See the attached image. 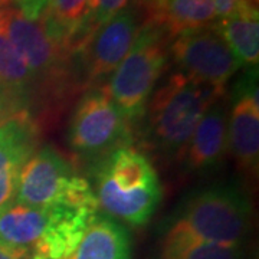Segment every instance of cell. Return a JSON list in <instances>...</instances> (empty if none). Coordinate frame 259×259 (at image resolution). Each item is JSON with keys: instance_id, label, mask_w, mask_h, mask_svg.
<instances>
[{"instance_id": "cell-1", "label": "cell", "mask_w": 259, "mask_h": 259, "mask_svg": "<svg viewBox=\"0 0 259 259\" xmlns=\"http://www.w3.org/2000/svg\"><path fill=\"white\" fill-rule=\"evenodd\" d=\"M94 194L98 207L133 228L144 226L157 210L163 189L151 161L125 146L95 161Z\"/></svg>"}, {"instance_id": "cell-2", "label": "cell", "mask_w": 259, "mask_h": 259, "mask_svg": "<svg viewBox=\"0 0 259 259\" xmlns=\"http://www.w3.org/2000/svg\"><path fill=\"white\" fill-rule=\"evenodd\" d=\"M225 91L196 82L179 71L154 90L147 102V136L167 156H182L204 112Z\"/></svg>"}, {"instance_id": "cell-3", "label": "cell", "mask_w": 259, "mask_h": 259, "mask_svg": "<svg viewBox=\"0 0 259 259\" xmlns=\"http://www.w3.org/2000/svg\"><path fill=\"white\" fill-rule=\"evenodd\" d=\"M171 36L156 20H148L105 85V90L124 117L134 121L143 117L168 61Z\"/></svg>"}, {"instance_id": "cell-4", "label": "cell", "mask_w": 259, "mask_h": 259, "mask_svg": "<svg viewBox=\"0 0 259 259\" xmlns=\"http://www.w3.org/2000/svg\"><path fill=\"white\" fill-rule=\"evenodd\" d=\"M250 221L252 203L248 194L239 186L222 183L189 196L173 223L203 241L241 246Z\"/></svg>"}, {"instance_id": "cell-5", "label": "cell", "mask_w": 259, "mask_h": 259, "mask_svg": "<svg viewBox=\"0 0 259 259\" xmlns=\"http://www.w3.org/2000/svg\"><path fill=\"white\" fill-rule=\"evenodd\" d=\"M68 141L76 154L94 161L117 148L131 146L130 121L114 104L105 87H90L81 97L71 117Z\"/></svg>"}, {"instance_id": "cell-6", "label": "cell", "mask_w": 259, "mask_h": 259, "mask_svg": "<svg viewBox=\"0 0 259 259\" xmlns=\"http://www.w3.org/2000/svg\"><path fill=\"white\" fill-rule=\"evenodd\" d=\"M0 26L16 49L35 82V94L59 98L69 88L68 58L49 40L42 26L15 6L0 9Z\"/></svg>"}, {"instance_id": "cell-7", "label": "cell", "mask_w": 259, "mask_h": 259, "mask_svg": "<svg viewBox=\"0 0 259 259\" xmlns=\"http://www.w3.org/2000/svg\"><path fill=\"white\" fill-rule=\"evenodd\" d=\"M168 54L180 74L219 91L242 68L214 23L180 32L171 39Z\"/></svg>"}, {"instance_id": "cell-8", "label": "cell", "mask_w": 259, "mask_h": 259, "mask_svg": "<svg viewBox=\"0 0 259 259\" xmlns=\"http://www.w3.org/2000/svg\"><path fill=\"white\" fill-rule=\"evenodd\" d=\"M228 147L238 167L250 176L259 166L258 68L252 66L236 82L228 120Z\"/></svg>"}, {"instance_id": "cell-9", "label": "cell", "mask_w": 259, "mask_h": 259, "mask_svg": "<svg viewBox=\"0 0 259 259\" xmlns=\"http://www.w3.org/2000/svg\"><path fill=\"white\" fill-rule=\"evenodd\" d=\"M139 29L137 12L124 8L94 33L91 40L76 54L83 59L87 87L100 83L117 69L128 54Z\"/></svg>"}, {"instance_id": "cell-10", "label": "cell", "mask_w": 259, "mask_h": 259, "mask_svg": "<svg viewBox=\"0 0 259 259\" xmlns=\"http://www.w3.org/2000/svg\"><path fill=\"white\" fill-rule=\"evenodd\" d=\"M76 176L74 167L52 147H44L23 166L19 176L16 203L45 209L58 203Z\"/></svg>"}, {"instance_id": "cell-11", "label": "cell", "mask_w": 259, "mask_h": 259, "mask_svg": "<svg viewBox=\"0 0 259 259\" xmlns=\"http://www.w3.org/2000/svg\"><path fill=\"white\" fill-rule=\"evenodd\" d=\"M37 144L39 127L28 110L0 125V209L15 200L20 171Z\"/></svg>"}, {"instance_id": "cell-12", "label": "cell", "mask_w": 259, "mask_h": 259, "mask_svg": "<svg viewBox=\"0 0 259 259\" xmlns=\"http://www.w3.org/2000/svg\"><path fill=\"white\" fill-rule=\"evenodd\" d=\"M48 210V222L32 253L45 259H71L97 210L52 204Z\"/></svg>"}, {"instance_id": "cell-13", "label": "cell", "mask_w": 259, "mask_h": 259, "mask_svg": "<svg viewBox=\"0 0 259 259\" xmlns=\"http://www.w3.org/2000/svg\"><path fill=\"white\" fill-rule=\"evenodd\" d=\"M93 0H48L37 20L49 40L65 55H76L90 42Z\"/></svg>"}, {"instance_id": "cell-14", "label": "cell", "mask_w": 259, "mask_h": 259, "mask_svg": "<svg viewBox=\"0 0 259 259\" xmlns=\"http://www.w3.org/2000/svg\"><path fill=\"white\" fill-rule=\"evenodd\" d=\"M228 151V117L218 100L204 112L182 156L189 170L202 171L219 166Z\"/></svg>"}, {"instance_id": "cell-15", "label": "cell", "mask_w": 259, "mask_h": 259, "mask_svg": "<svg viewBox=\"0 0 259 259\" xmlns=\"http://www.w3.org/2000/svg\"><path fill=\"white\" fill-rule=\"evenodd\" d=\"M47 222V209L10 202L0 209V243L32 253Z\"/></svg>"}, {"instance_id": "cell-16", "label": "cell", "mask_w": 259, "mask_h": 259, "mask_svg": "<svg viewBox=\"0 0 259 259\" xmlns=\"http://www.w3.org/2000/svg\"><path fill=\"white\" fill-rule=\"evenodd\" d=\"M71 259H131L128 231L122 223L97 214Z\"/></svg>"}, {"instance_id": "cell-17", "label": "cell", "mask_w": 259, "mask_h": 259, "mask_svg": "<svg viewBox=\"0 0 259 259\" xmlns=\"http://www.w3.org/2000/svg\"><path fill=\"white\" fill-rule=\"evenodd\" d=\"M148 15L171 39L183 30L209 26L218 18L213 0H158Z\"/></svg>"}, {"instance_id": "cell-18", "label": "cell", "mask_w": 259, "mask_h": 259, "mask_svg": "<svg viewBox=\"0 0 259 259\" xmlns=\"http://www.w3.org/2000/svg\"><path fill=\"white\" fill-rule=\"evenodd\" d=\"M160 255L161 259H241L242 249L238 245L203 241L183 226L171 223L161 242Z\"/></svg>"}, {"instance_id": "cell-19", "label": "cell", "mask_w": 259, "mask_h": 259, "mask_svg": "<svg viewBox=\"0 0 259 259\" xmlns=\"http://www.w3.org/2000/svg\"><path fill=\"white\" fill-rule=\"evenodd\" d=\"M214 28L222 35L241 66H256L259 59L258 12L238 13L221 19Z\"/></svg>"}, {"instance_id": "cell-20", "label": "cell", "mask_w": 259, "mask_h": 259, "mask_svg": "<svg viewBox=\"0 0 259 259\" xmlns=\"http://www.w3.org/2000/svg\"><path fill=\"white\" fill-rule=\"evenodd\" d=\"M0 87L16 97L28 110L29 101L35 97V82L16 49L10 44L0 26Z\"/></svg>"}, {"instance_id": "cell-21", "label": "cell", "mask_w": 259, "mask_h": 259, "mask_svg": "<svg viewBox=\"0 0 259 259\" xmlns=\"http://www.w3.org/2000/svg\"><path fill=\"white\" fill-rule=\"evenodd\" d=\"M130 0H93V9L88 22V36L90 40L94 33L114 18L120 10L125 8Z\"/></svg>"}, {"instance_id": "cell-22", "label": "cell", "mask_w": 259, "mask_h": 259, "mask_svg": "<svg viewBox=\"0 0 259 259\" xmlns=\"http://www.w3.org/2000/svg\"><path fill=\"white\" fill-rule=\"evenodd\" d=\"M25 105L16 97L8 93L3 87H0V125L8 121L10 117L20 111H25ZM29 111V110H28Z\"/></svg>"}, {"instance_id": "cell-23", "label": "cell", "mask_w": 259, "mask_h": 259, "mask_svg": "<svg viewBox=\"0 0 259 259\" xmlns=\"http://www.w3.org/2000/svg\"><path fill=\"white\" fill-rule=\"evenodd\" d=\"M30 255L25 250L12 249L9 246L0 243V259H26Z\"/></svg>"}, {"instance_id": "cell-24", "label": "cell", "mask_w": 259, "mask_h": 259, "mask_svg": "<svg viewBox=\"0 0 259 259\" xmlns=\"http://www.w3.org/2000/svg\"><path fill=\"white\" fill-rule=\"evenodd\" d=\"M157 2L158 0H140V5H141V6H144V8L147 9L148 13H150L151 10L156 8Z\"/></svg>"}, {"instance_id": "cell-25", "label": "cell", "mask_w": 259, "mask_h": 259, "mask_svg": "<svg viewBox=\"0 0 259 259\" xmlns=\"http://www.w3.org/2000/svg\"><path fill=\"white\" fill-rule=\"evenodd\" d=\"M26 259H45V258H42V256H37V255H35V253H30V255H29Z\"/></svg>"}, {"instance_id": "cell-26", "label": "cell", "mask_w": 259, "mask_h": 259, "mask_svg": "<svg viewBox=\"0 0 259 259\" xmlns=\"http://www.w3.org/2000/svg\"><path fill=\"white\" fill-rule=\"evenodd\" d=\"M250 2H258V0H250Z\"/></svg>"}]
</instances>
